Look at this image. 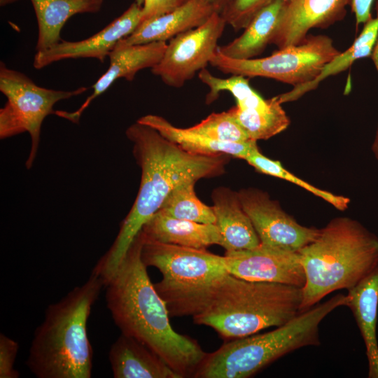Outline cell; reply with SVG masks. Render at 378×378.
<instances>
[{"instance_id":"37","label":"cell","mask_w":378,"mask_h":378,"mask_svg":"<svg viewBox=\"0 0 378 378\" xmlns=\"http://www.w3.org/2000/svg\"><path fill=\"white\" fill-rule=\"evenodd\" d=\"M135 2H136V4H137L139 6H140L142 7L143 4H144V0H136Z\"/></svg>"},{"instance_id":"8","label":"cell","mask_w":378,"mask_h":378,"mask_svg":"<svg viewBox=\"0 0 378 378\" xmlns=\"http://www.w3.org/2000/svg\"><path fill=\"white\" fill-rule=\"evenodd\" d=\"M339 53L330 37L307 36L298 45L279 49L258 59H236L216 50L209 64L225 74L269 78L295 87L315 79Z\"/></svg>"},{"instance_id":"14","label":"cell","mask_w":378,"mask_h":378,"mask_svg":"<svg viewBox=\"0 0 378 378\" xmlns=\"http://www.w3.org/2000/svg\"><path fill=\"white\" fill-rule=\"evenodd\" d=\"M351 0H287L270 43L279 49L298 45L312 28H325L342 20Z\"/></svg>"},{"instance_id":"16","label":"cell","mask_w":378,"mask_h":378,"mask_svg":"<svg viewBox=\"0 0 378 378\" xmlns=\"http://www.w3.org/2000/svg\"><path fill=\"white\" fill-rule=\"evenodd\" d=\"M216 10L207 0H188L174 10L142 21L116 45L131 46L165 41L204 24Z\"/></svg>"},{"instance_id":"10","label":"cell","mask_w":378,"mask_h":378,"mask_svg":"<svg viewBox=\"0 0 378 378\" xmlns=\"http://www.w3.org/2000/svg\"><path fill=\"white\" fill-rule=\"evenodd\" d=\"M226 24L220 13L215 12L202 25L171 38L151 72L171 88L183 87L209 64Z\"/></svg>"},{"instance_id":"31","label":"cell","mask_w":378,"mask_h":378,"mask_svg":"<svg viewBox=\"0 0 378 378\" xmlns=\"http://www.w3.org/2000/svg\"><path fill=\"white\" fill-rule=\"evenodd\" d=\"M19 349L18 343L9 337L0 335V377L18 378L20 373L14 368Z\"/></svg>"},{"instance_id":"30","label":"cell","mask_w":378,"mask_h":378,"mask_svg":"<svg viewBox=\"0 0 378 378\" xmlns=\"http://www.w3.org/2000/svg\"><path fill=\"white\" fill-rule=\"evenodd\" d=\"M274 0H233L221 13L235 31L244 29L263 8Z\"/></svg>"},{"instance_id":"5","label":"cell","mask_w":378,"mask_h":378,"mask_svg":"<svg viewBox=\"0 0 378 378\" xmlns=\"http://www.w3.org/2000/svg\"><path fill=\"white\" fill-rule=\"evenodd\" d=\"M298 253L305 276L302 313L335 290H349L378 267V237L359 222L338 217Z\"/></svg>"},{"instance_id":"29","label":"cell","mask_w":378,"mask_h":378,"mask_svg":"<svg viewBox=\"0 0 378 378\" xmlns=\"http://www.w3.org/2000/svg\"><path fill=\"white\" fill-rule=\"evenodd\" d=\"M188 129L209 138L225 142L242 143L250 140L247 134L229 111L211 113L200 122Z\"/></svg>"},{"instance_id":"9","label":"cell","mask_w":378,"mask_h":378,"mask_svg":"<svg viewBox=\"0 0 378 378\" xmlns=\"http://www.w3.org/2000/svg\"><path fill=\"white\" fill-rule=\"evenodd\" d=\"M141 257L147 267H155L162 274L154 284L160 296L206 283L227 272L224 256L206 248L162 243L145 234Z\"/></svg>"},{"instance_id":"28","label":"cell","mask_w":378,"mask_h":378,"mask_svg":"<svg viewBox=\"0 0 378 378\" xmlns=\"http://www.w3.org/2000/svg\"><path fill=\"white\" fill-rule=\"evenodd\" d=\"M245 160L257 171L290 181L326 200L340 210H344L348 206L349 203L348 198L333 195L310 185L285 169L279 161L271 160L262 155L259 149L247 156Z\"/></svg>"},{"instance_id":"4","label":"cell","mask_w":378,"mask_h":378,"mask_svg":"<svg viewBox=\"0 0 378 378\" xmlns=\"http://www.w3.org/2000/svg\"><path fill=\"white\" fill-rule=\"evenodd\" d=\"M105 284L92 271L88 279L50 304L35 330L27 365L38 378H90L93 351L88 318Z\"/></svg>"},{"instance_id":"26","label":"cell","mask_w":378,"mask_h":378,"mask_svg":"<svg viewBox=\"0 0 378 378\" xmlns=\"http://www.w3.org/2000/svg\"><path fill=\"white\" fill-rule=\"evenodd\" d=\"M281 104L277 99L274 106L267 111L242 109L237 105L228 111L249 139L257 141L267 139L288 126L290 120Z\"/></svg>"},{"instance_id":"35","label":"cell","mask_w":378,"mask_h":378,"mask_svg":"<svg viewBox=\"0 0 378 378\" xmlns=\"http://www.w3.org/2000/svg\"><path fill=\"white\" fill-rule=\"evenodd\" d=\"M377 18H378V0L377 3ZM371 55H372V59L374 62V66L378 72V35H377V41H376V43L374 46Z\"/></svg>"},{"instance_id":"32","label":"cell","mask_w":378,"mask_h":378,"mask_svg":"<svg viewBox=\"0 0 378 378\" xmlns=\"http://www.w3.org/2000/svg\"><path fill=\"white\" fill-rule=\"evenodd\" d=\"M187 1L144 0L141 22L167 13L185 4Z\"/></svg>"},{"instance_id":"7","label":"cell","mask_w":378,"mask_h":378,"mask_svg":"<svg viewBox=\"0 0 378 378\" xmlns=\"http://www.w3.org/2000/svg\"><path fill=\"white\" fill-rule=\"evenodd\" d=\"M86 90V87L64 91L39 86L24 74L10 69L1 62L0 91L7 99L0 109L1 139L27 132L31 148L25 166L31 169L37 155L45 118L55 114L53 107L56 103Z\"/></svg>"},{"instance_id":"15","label":"cell","mask_w":378,"mask_h":378,"mask_svg":"<svg viewBox=\"0 0 378 378\" xmlns=\"http://www.w3.org/2000/svg\"><path fill=\"white\" fill-rule=\"evenodd\" d=\"M167 45L165 41L131 46L116 45L108 55V68L92 86V93L80 107L71 112L55 111V115L78 123L91 102L105 92L116 80L125 78L127 81H132L139 71L146 68L152 69L157 65L163 57Z\"/></svg>"},{"instance_id":"24","label":"cell","mask_w":378,"mask_h":378,"mask_svg":"<svg viewBox=\"0 0 378 378\" xmlns=\"http://www.w3.org/2000/svg\"><path fill=\"white\" fill-rule=\"evenodd\" d=\"M378 35V18H370L351 47L339 53L326 64L320 74L313 80L295 87L286 93L276 96L279 102H292L299 99L306 92L317 88L318 84L328 76L337 74L348 69L356 59L372 55Z\"/></svg>"},{"instance_id":"27","label":"cell","mask_w":378,"mask_h":378,"mask_svg":"<svg viewBox=\"0 0 378 378\" xmlns=\"http://www.w3.org/2000/svg\"><path fill=\"white\" fill-rule=\"evenodd\" d=\"M195 183L188 182L175 188L158 211L175 218L215 224L216 216L212 207L204 204L196 196Z\"/></svg>"},{"instance_id":"17","label":"cell","mask_w":378,"mask_h":378,"mask_svg":"<svg viewBox=\"0 0 378 378\" xmlns=\"http://www.w3.org/2000/svg\"><path fill=\"white\" fill-rule=\"evenodd\" d=\"M220 246L230 252L251 249L260 244L251 220L244 210L238 192L226 187L215 188L211 194Z\"/></svg>"},{"instance_id":"36","label":"cell","mask_w":378,"mask_h":378,"mask_svg":"<svg viewBox=\"0 0 378 378\" xmlns=\"http://www.w3.org/2000/svg\"><path fill=\"white\" fill-rule=\"evenodd\" d=\"M372 148H373V151H374L376 157L378 159V130L377 132V134H376V137H375V139H374V142L373 144Z\"/></svg>"},{"instance_id":"20","label":"cell","mask_w":378,"mask_h":378,"mask_svg":"<svg viewBox=\"0 0 378 378\" xmlns=\"http://www.w3.org/2000/svg\"><path fill=\"white\" fill-rule=\"evenodd\" d=\"M141 231L153 240L196 248L220 246L221 239L216 224L175 218L159 211L146 221Z\"/></svg>"},{"instance_id":"3","label":"cell","mask_w":378,"mask_h":378,"mask_svg":"<svg viewBox=\"0 0 378 378\" xmlns=\"http://www.w3.org/2000/svg\"><path fill=\"white\" fill-rule=\"evenodd\" d=\"M144 241L141 230L105 285L107 307L121 333L145 344L181 378L194 377L207 353L197 340L172 327L167 304L142 260Z\"/></svg>"},{"instance_id":"21","label":"cell","mask_w":378,"mask_h":378,"mask_svg":"<svg viewBox=\"0 0 378 378\" xmlns=\"http://www.w3.org/2000/svg\"><path fill=\"white\" fill-rule=\"evenodd\" d=\"M138 122L155 129L168 140L186 151L200 155L227 154L234 158H245L258 149L256 141L246 142H225L196 133L188 128L173 125L162 116L148 114L141 117Z\"/></svg>"},{"instance_id":"19","label":"cell","mask_w":378,"mask_h":378,"mask_svg":"<svg viewBox=\"0 0 378 378\" xmlns=\"http://www.w3.org/2000/svg\"><path fill=\"white\" fill-rule=\"evenodd\" d=\"M346 306L352 312L364 341L368 362V377L378 378V267L348 290Z\"/></svg>"},{"instance_id":"1","label":"cell","mask_w":378,"mask_h":378,"mask_svg":"<svg viewBox=\"0 0 378 378\" xmlns=\"http://www.w3.org/2000/svg\"><path fill=\"white\" fill-rule=\"evenodd\" d=\"M170 316H192L232 340L281 326L300 313L302 289L248 281L228 272L206 283L165 294Z\"/></svg>"},{"instance_id":"11","label":"cell","mask_w":378,"mask_h":378,"mask_svg":"<svg viewBox=\"0 0 378 378\" xmlns=\"http://www.w3.org/2000/svg\"><path fill=\"white\" fill-rule=\"evenodd\" d=\"M238 195L263 245L298 252L320 232V229L299 224L277 202L259 189H241Z\"/></svg>"},{"instance_id":"34","label":"cell","mask_w":378,"mask_h":378,"mask_svg":"<svg viewBox=\"0 0 378 378\" xmlns=\"http://www.w3.org/2000/svg\"><path fill=\"white\" fill-rule=\"evenodd\" d=\"M216 12L220 13L233 0H207Z\"/></svg>"},{"instance_id":"6","label":"cell","mask_w":378,"mask_h":378,"mask_svg":"<svg viewBox=\"0 0 378 378\" xmlns=\"http://www.w3.org/2000/svg\"><path fill=\"white\" fill-rule=\"evenodd\" d=\"M346 295L338 293L274 330L227 341L207 353L194 377H251L290 352L319 345L321 322L336 308L346 306Z\"/></svg>"},{"instance_id":"25","label":"cell","mask_w":378,"mask_h":378,"mask_svg":"<svg viewBox=\"0 0 378 378\" xmlns=\"http://www.w3.org/2000/svg\"><path fill=\"white\" fill-rule=\"evenodd\" d=\"M199 79L209 90L206 97V103L215 101L220 92H230L237 101V106L242 109L266 111L270 110L276 102V97L263 99L249 85L248 80L242 76L232 75L227 78L214 76L206 68L198 73Z\"/></svg>"},{"instance_id":"22","label":"cell","mask_w":378,"mask_h":378,"mask_svg":"<svg viewBox=\"0 0 378 378\" xmlns=\"http://www.w3.org/2000/svg\"><path fill=\"white\" fill-rule=\"evenodd\" d=\"M38 24L36 51H45L61 41L60 32L66 22L79 13H94L104 0H30Z\"/></svg>"},{"instance_id":"13","label":"cell","mask_w":378,"mask_h":378,"mask_svg":"<svg viewBox=\"0 0 378 378\" xmlns=\"http://www.w3.org/2000/svg\"><path fill=\"white\" fill-rule=\"evenodd\" d=\"M142 7L136 2L104 29L78 41H60L49 49L36 52L33 66L36 69L69 59L94 58L103 62L118 42L131 34L141 23Z\"/></svg>"},{"instance_id":"2","label":"cell","mask_w":378,"mask_h":378,"mask_svg":"<svg viewBox=\"0 0 378 378\" xmlns=\"http://www.w3.org/2000/svg\"><path fill=\"white\" fill-rule=\"evenodd\" d=\"M141 170L136 198L108 251L92 271L105 284L115 274L143 225L181 184L221 175L230 160L227 154L200 155L186 151L155 129L136 121L125 132Z\"/></svg>"},{"instance_id":"23","label":"cell","mask_w":378,"mask_h":378,"mask_svg":"<svg viewBox=\"0 0 378 378\" xmlns=\"http://www.w3.org/2000/svg\"><path fill=\"white\" fill-rule=\"evenodd\" d=\"M287 0H274L260 10L244 32L217 51L230 58L249 59L260 55L270 43L281 13Z\"/></svg>"},{"instance_id":"12","label":"cell","mask_w":378,"mask_h":378,"mask_svg":"<svg viewBox=\"0 0 378 378\" xmlns=\"http://www.w3.org/2000/svg\"><path fill=\"white\" fill-rule=\"evenodd\" d=\"M226 270L248 281L280 283L302 288L305 276L298 252L260 244L258 246L225 252Z\"/></svg>"},{"instance_id":"38","label":"cell","mask_w":378,"mask_h":378,"mask_svg":"<svg viewBox=\"0 0 378 378\" xmlns=\"http://www.w3.org/2000/svg\"></svg>"},{"instance_id":"33","label":"cell","mask_w":378,"mask_h":378,"mask_svg":"<svg viewBox=\"0 0 378 378\" xmlns=\"http://www.w3.org/2000/svg\"><path fill=\"white\" fill-rule=\"evenodd\" d=\"M373 0H351V6L353 13L355 14L356 24L366 23L371 16V6Z\"/></svg>"},{"instance_id":"18","label":"cell","mask_w":378,"mask_h":378,"mask_svg":"<svg viewBox=\"0 0 378 378\" xmlns=\"http://www.w3.org/2000/svg\"><path fill=\"white\" fill-rule=\"evenodd\" d=\"M108 360L115 378H181L150 349L122 333L111 345Z\"/></svg>"}]
</instances>
